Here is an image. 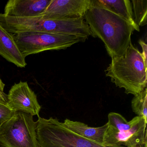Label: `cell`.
<instances>
[{"mask_svg": "<svg viewBox=\"0 0 147 147\" xmlns=\"http://www.w3.org/2000/svg\"><path fill=\"white\" fill-rule=\"evenodd\" d=\"M84 18L93 37L102 40L112 59L123 55L134 31L128 21L106 8L94 5L92 1Z\"/></svg>", "mask_w": 147, "mask_h": 147, "instance_id": "cell-1", "label": "cell"}, {"mask_svg": "<svg viewBox=\"0 0 147 147\" xmlns=\"http://www.w3.org/2000/svg\"><path fill=\"white\" fill-rule=\"evenodd\" d=\"M147 69L142 53L131 42L123 55L112 58L105 71L116 86L136 96L147 88Z\"/></svg>", "mask_w": 147, "mask_h": 147, "instance_id": "cell-2", "label": "cell"}, {"mask_svg": "<svg viewBox=\"0 0 147 147\" xmlns=\"http://www.w3.org/2000/svg\"><path fill=\"white\" fill-rule=\"evenodd\" d=\"M102 144L107 147H147V124L136 116L127 121L123 116L110 113Z\"/></svg>", "mask_w": 147, "mask_h": 147, "instance_id": "cell-3", "label": "cell"}, {"mask_svg": "<svg viewBox=\"0 0 147 147\" xmlns=\"http://www.w3.org/2000/svg\"><path fill=\"white\" fill-rule=\"evenodd\" d=\"M38 117L36 134L40 147H107L73 132L57 119Z\"/></svg>", "mask_w": 147, "mask_h": 147, "instance_id": "cell-4", "label": "cell"}, {"mask_svg": "<svg viewBox=\"0 0 147 147\" xmlns=\"http://www.w3.org/2000/svg\"><path fill=\"white\" fill-rule=\"evenodd\" d=\"M0 25L12 34L24 32H44L74 36L77 24L73 19L49 20L40 16L26 18L6 17L0 13Z\"/></svg>", "mask_w": 147, "mask_h": 147, "instance_id": "cell-5", "label": "cell"}, {"mask_svg": "<svg viewBox=\"0 0 147 147\" xmlns=\"http://www.w3.org/2000/svg\"><path fill=\"white\" fill-rule=\"evenodd\" d=\"M24 57L48 50L65 49L88 38L44 32H24L13 34Z\"/></svg>", "mask_w": 147, "mask_h": 147, "instance_id": "cell-6", "label": "cell"}, {"mask_svg": "<svg viewBox=\"0 0 147 147\" xmlns=\"http://www.w3.org/2000/svg\"><path fill=\"white\" fill-rule=\"evenodd\" d=\"M37 122L33 116L22 112L0 127L1 147H40L36 134Z\"/></svg>", "mask_w": 147, "mask_h": 147, "instance_id": "cell-7", "label": "cell"}, {"mask_svg": "<svg viewBox=\"0 0 147 147\" xmlns=\"http://www.w3.org/2000/svg\"><path fill=\"white\" fill-rule=\"evenodd\" d=\"M7 95V104L11 110L39 117L41 106L36 95L26 82L21 81L15 83Z\"/></svg>", "mask_w": 147, "mask_h": 147, "instance_id": "cell-8", "label": "cell"}, {"mask_svg": "<svg viewBox=\"0 0 147 147\" xmlns=\"http://www.w3.org/2000/svg\"><path fill=\"white\" fill-rule=\"evenodd\" d=\"M91 0H51L40 17L49 20L84 18Z\"/></svg>", "mask_w": 147, "mask_h": 147, "instance_id": "cell-9", "label": "cell"}, {"mask_svg": "<svg viewBox=\"0 0 147 147\" xmlns=\"http://www.w3.org/2000/svg\"><path fill=\"white\" fill-rule=\"evenodd\" d=\"M51 0H10L5 6L6 17L26 18L39 16Z\"/></svg>", "mask_w": 147, "mask_h": 147, "instance_id": "cell-10", "label": "cell"}, {"mask_svg": "<svg viewBox=\"0 0 147 147\" xmlns=\"http://www.w3.org/2000/svg\"><path fill=\"white\" fill-rule=\"evenodd\" d=\"M0 55L17 67L26 66L25 58L22 55L14 40L13 35L0 25Z\"/></svg>", "mask_w": 147, "mask_h": 147, "instance_id": "cell-11", "label": "cell"}, {"mask_svg": "<svg viewBox=\"0 0 147 147\" xmlns=\"http://www.w3.org/2000/svg\"><path fill=\"white\" fill-rule=\"evenodd\" d=\"M92 3L107 9L128 21L134 29L139 32V27L135 23L131 1L129 0H91Z\"/></svg>", "mask_w": 147, "mask_h": 147, "instance_id": "cell-12", "label": "cell"}, {"mask_svg": "<svg viewBox=\"0 0 147 147\" xmlns=\"http://www.w3.org/2000/svg\"><path fill=\"white\" fill-rule=\"evenodd\" d=\"M63 125L73 132L92 141L102 144L105 132L107 129V123L98 127H89L84 123L66 119Z\"/></svg>", "mask_w": 147, "mask_h": 147, "instance_id": "cell-13", "label": "cell"}, {"mask_svg": "<svg viewBox=\"0 0 147 147\" xmlns=\"http://www.w3.org/2000/svg\"><path fill=\"white\" fill-rule=\"evenodd\" d=\"M147 89L145 88L139 94L134 96L131 100L132 111L137 116L142 117L147 123Z\"/></svg>", "mask_w": 147, "mask_h": 147, "instance_id": "cell-14", "label": "cell"}, {"mask_svg": "<svg viewBox=\"0 0 147 147\" xmlns=\"http://www.w3.org/2000/svg\"><path fill=\"white\" fill-rule=\"evenodd\" d=\"M133 15L135 23L139 27L147 24V0H132Z\"/></svg>", "mask_w": 147, "mask_h": 147, "instance_id": "cell-15", "label": "cell"}, {"mask_svg": "<svg viewBox=\"0 0 147 147\" xmlns=\"http://www.w3.org/2000/svg\"><path fill=\"white\" fill-rule=\"evenodd\" d=\"M16 112L11 110L7 104L0 102V127L11 119Z\"/></svg>", "mask_w": 147, "mask_h": 147, "instance_id": "cell-16", "label": "cell"}, {"mask_svg": "<svg viewBox=\"0 0 147 147\" xmlns=\"http://www.w3.org/2000/svg\"><path fill=\"white\" fill-rule=\"evenodd\" d=\"M138 43L142 47V56L144 61L145 66L147 67V45L144 41L142 40H139Z\"/></svg>", "mask_w": 147, "mask_h": 147, "instance_id": "cell-17", "label": "cell"}, {"mask_svg": "<svg viewBox=\"0 0 147 147\" xmlns=\"http://www.w3.org/2000/svg\"><path fill=\"white\" fill-rule=\"evenodd\" d=\"M0 102L7 104V95L4 92L0 91Z\"/></svg>", "mask_w": 147, "mask_h": 147, "instance_id": "cell-18", "label": "cell"}, {"mask_svg": "<svg viewBox=\"0 0 147 147\" xmlns=\"http://www.w3.org/2000/svg\"><path fill=\"white\" fill-rule=\"evenodd\" d=\"M5 84L3 83V82L0 78V91L4 92V88H5Z\"/></svg>", "mask_w": 147, "mask_h": 147, "instance_id": "cell-19", "label": "cell"}]
</instances>
